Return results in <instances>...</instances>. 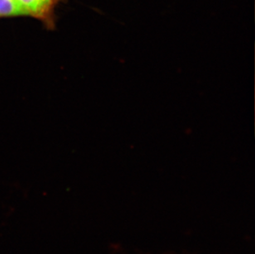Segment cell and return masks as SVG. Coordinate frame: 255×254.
<instances>
[{"instance_id":"cell-1","label":"cell","mask_w":255,"mask_h":254,"mask_svg":"<svg viewBox=\"0 0 255 254\" xmlns=\"http://www.w3.org/2000/svg\"><path fill=\"white\" fill-rule=\"evenodd\" d=\"M65 0H0V20L29 17L41 22L49 31L56 27V10Z\"/></svg>"}]
</instances>
